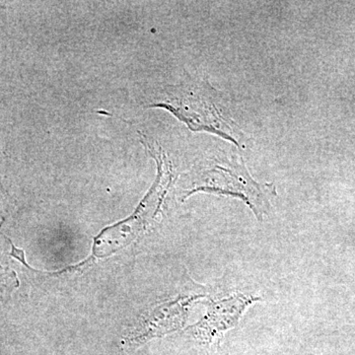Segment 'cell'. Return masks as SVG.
Masks as SVG:
<instances>
[{
  "label": "cell",
  "instance_id": "1",
  "mask_svg": "<svg viewBox=\"0 0 355 355\" xmlns=\"http://www.w3.org/2000/svg\"><path fill=\"white\" fill-rule=\"evenodd\" d=\"M205 177V183L191 193L202 191L240 198L253 210L260 221L263 220L265 214H268L270 200L277 193L272 184H260L254 181L241 157L216 159Z\"/></svg>",
  "mask_w": 355,
  "mask_h": 355
},
{
  "label": "cell",
  "instance_id": "2",
  "mask_svg": "<svg viewBox=\"0 0 355 355\" xmlns=\"http://www.w3.org/2000/svg\"><path fill=\"white\" fill-rule=\"evenodd\" d=\"M196 100L187 94L186 101L178 102L175 106H164L176 114L180 120L196 132H209L221 139L232 142L240 148L246 147V137L234 121L222 114L216 100V92L209 84H202L200 92H193Z\"/></svg>",
  "mask_w": 355,
  "mask_h": 355
},
{
  "label": "cell",
  "instance_id": "3",
  "mask_svg": "<svg viewBox=\"0 0 355 355\" xmlns=\"http://www.w3.org/2000/svg\"><path fill=\"white\" fill-rule=\"evenodd\" d=\"M259 300V297L236 293L230 297L212 302L207 317L198 324L205 336V340H214L228 329L234 328L248 306Z\"/></svg>",
  "mask_w": 355,
  "mask_h": 355
}]
</instances>
